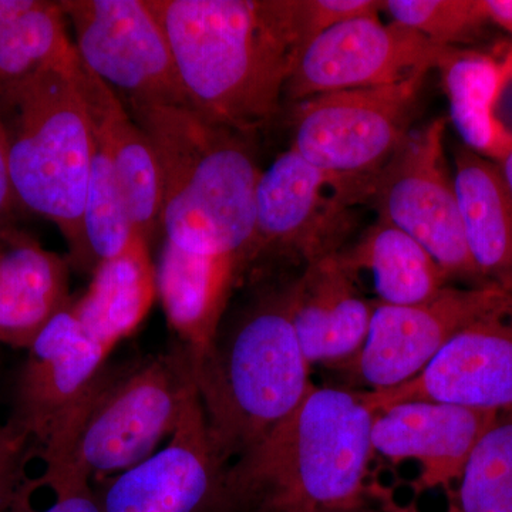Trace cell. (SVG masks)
Masks as SVG:
<instances>
[{
	"mask_svg": "<svg viewBox=\"0 0 512 512\" xmlns=\"http://www.w3.org/2000/svg\"><path fill=\"white\" fill-rule=\"evenodd\" d=\"M192 109L251 136L284 107L302 47L291 0H146Z\"/></svg>",
	"mask_w": 512,
	"mask_h": 512,
	"instance_id": "6da1fadb",
	"label": "cell"
},
{
	"mask_svg": "<svg viewBox=\"0 0 512 512\" xmlns=\"http://www.w3.org/2000/svg\"><path fill=\"white\" fill-rule=\"evenodd\" d=\"M375 413L362 396L315 386L225 471L221 512L355 510L367 504Z\"/></svg>",
	"mask_w": 512,
	"mask_h": 512,
	"instance_id": "7a4b0ae2",
	"label": "cell"
},
{
	"mask_svg": "<svg viewBox=\"0 0 512 512\" xmlns=\"http://www.w3.org/2000/svg\"><path fill=\"white\" fill-rule=\"evenodd\" d=\"M146 131L161 178L165 241L183 251L251 264L258 168L249 136L191 107H127Z\"/></svg>",
	"mask_w": 512,
	"mask_h": 512,
	"instance_id": "3957f363",
	"label": "cell"
},
{
	"mask_svg": "<svg viewBox=\"0 0 512 512\" xmlns=\"http://www.w3.org/2000/svg\"><path fill=\"white\" fill-rule=\"evenodd\" d=\"M192 362L208 439L227 468L315 387L289 316L288 285L252 303Z\"/></svg>",
	"mask_w": 512,
	"mask_h": 512,
	"instance_id": "277c9868",
	"label": "cell"
},
{
	"mask_svg": "<svg viewBox=\"0 0 512 512\" xmlns=\"http://www.w3.org/2000/svg\"><path fill=\"white\" fill-rule=\"evenodd\" d=\"M77 57L0 87V123L16 205L55 224L67 262L82 271L93 131L74 77Z\"/></svg>",
	"mask_w": 512,
	"mask_h": 512,
	"instance_id": "5b68a950",
	"label": "cell"
},
{
	"mask_svg": "<svg viewBox=\"0 0 512 512\" xmlns=\"http://www.w3.org/2000/svg\"><path fill=\"white\" fill-rule=\"evenodd\" d=\"M195 394L194 362L184 346L133 370H104L59 436L30 453L47 476L90 481L128 470L173 436Z\"/></svg>",
	"mask_w": 512,
	"mask_h": 512,
	"instance_id": "8992f818",
	"label": "cell"
},
{
	"mask_svg": "<svg viewBox=\"0 0 512 512\" xmlns=\"http://www.w3.org/2000/svg\"><path fill=\"white\" fill-rule=\"evenodd\" d=\"M375 180L326 173L295 151L282 153L256 187L249 266L281 258L305 268L340 254L359 224L360 205L373 200Z\"/></svg>",
	"mask_w": 512,
	"mask_h": 512,
	"instance_id": "52a82bcc",
	"label": "cell"
},
{
	"mask_svg": "<svg viewBox=\"0 0 512 512\" xmlns=\"http://www.w3.org/2000/svg\"><path fill=\"white\" fill-rule=\"evenodd\" d=\"M424 79L320 94L293 104L289 150L326 173L375 180L412 133Z\"/></svg>",
	"mask_w": 512,
	"mask_h": 512,
	"instance_id": "ba28073f",
	"label": "cell"
},
{
	"mask_svg": "<svg viewBox=\"0 0 512 512\" xmlns=\"http://www.w3.org/2000/svg\"><path fill=\"white\" fill-rule=\"evenodd\" d=\"M444 137L443 119L410 133L377 174L372 202L377 217L402 229L430 252L448 282L483 288L491 284L468 249L456 188L444 160Z\"/></svg>",
	"mask_w": 512,
	"mask_h": 512,
	"instance_id": "9c48e42d",
	"label": "cell"
},
{
	"mask_svg": "<svg viewBox=\"0 0 512 512\" xmlns=\"http://www.w3.org/2000/svg\"><path fill=\"white\" fill-rule=\"evenodd\" d=\"M59 3L72 23L77 56L126 107H191L173 50L146 0Z\"/></svg>",
	"mask_w": 512,
	"mask_h": 512,
	"instance_id": "30bf717a",
	"label": "cell"
},
{
	"mask_svg": "<svg viewBox=\"0 0 512 512\" xmlns=\"http://www.w3.org/2000/svg\"><path fill=\"white\" fill-rule=\"evenodd\" d=\"M447 49L397 23H383L379 13L346 20L302 50L286 83L284 104L427 76Z\"/></svg>",
	"mask_w": 512,
	"mask_h": 512,
	"instance_id": "8fae6325",
	"label": "cell"
},
{
	"mask_svg": "<svg viewBox=\"0 0 512 512\" xmlns=\"http://www.w3.org/2000/svg\"><path fill=\"white\" fill-rule=\"evenodd\" d=\"M507 315H512V293L495 285H448L421 305L377 302L365 346L345 372L352 373L366 392L392 389L419 376L461 330Z\"/></svg>",
	"mask_w": 512,
	"mask_h": 512,
	"instance_id": "7c38bea8",
	"label": "cell"
},
{
	"mask_svg": "<svg viewBox=\"0 0 512 512\" xmlns=\"http://www.w3.org/2000/svg\"><path fill=\"white\" fill-rule=\"evenodd\" d=\"M110 352L87 335L72 302L37 335L20 372L9 421L28 436L30 450H43L59 436L99 382Z\"/></svg>",
	"mask_w": 512,
	"mask_h": 512,
	"instance_id": "4fadbf2b",
	"label": "cell"
},
{
	"mask_svg": "<svg viewBox=\"0 0 512 512\" xmlns=\"http://www.w3.org/2000/svg\"><path fill=\"white\" fill-rule=\"evenodd\" d=\"M360 396L375 414L414 400L512 412V315L468 326L419 376L392 389Z\"/></svg>",
	"mask_w": 512,
	"mask_h": 512,
	"instance_id": "5bb4252c",
	"label": "cell"
},
{
	"mask_svg": "<svg viewBox=\"0 0 512 512\" xmlns=\"http://www.w3.org/2000/svg\"><path fill=\"white\" fill-rule=\"evenodd\" d=\"M225 471L208 439L197 392L168 446L110 484L103 512H221Z\"/></svg>",
	"mask_w": 512,
	"mask_h": 512,
	"instance_id": "9a60e30c",
	"label": "cell"
},
{
	"mask_svg": "<svg viewBox=\"0 0 512 512\" xmlns=\"http://www.w3.org/2000/svg\"><path fill=\"white\" fill-rule=\"evenodd\" d=\"M498 414L427 400L394 404L375 414L373 450L393 463L417 461V493L450 488L463 477L468 458Z\"/></svg>",
	"mask_w": 512,
	"mask_h": 512,
	"instance_id": "2e32d148",
	"label": "cell"
},
{
	"mask_svg": "<svg viewBox=\"0 0 512 512\" xmlns=\"http://www.w3.org/2000/svg\"><path fill=\"white\" fill-rule=\"evenodd\" d=\"M289 316L309 366L345 370L365 346L377 301L339 254L305 266L288 284Z\"/></svg>",
	"mask_w": 512,
	"mask_h": 512,
	"instance_id": "e0dca14e",
	"label": "cell"
},
{
	"mask_svg": "<svg viewBox=\"0 0 512 512\" xmlns=\"http://www.w3.org/2000/svg\"><path fill=\"white\" fill-rule=\"evenodd\" d=\"M74 77L93 134L106 148L116 171L133 227L151 247L163 234V225L160 168L150 138L117 93L90 72L79 57Z\"/></svg>",
	"mask_w": 512,
	"mask_h": 512,
	"instance_id": "ac0fdd59",
	"label": "cell"
},
{
	"mask_svg": "<svg viewBox=\"0 0 512 512\" xmlns=\"http://www.w3.org/2000/svg\"><path fill=\"white\" fill-rule=\"evenodd\" d=\"M70 302L67 259L28 232L0 229V343L28 350Z\"/></svg>",
	"mask_w": 512,
	"mask_h": 512,
	"instance_id": "d6986e66",
	"label": "cell"
},
{
	"mask_svg": "<svg viewBox=\"0 0 512 512\" xmlns=\"http://www.w3.org/2000/svg\"><path fill=\"white\" fill-rule=\"evenodd\" d=\"M157 295L183 346L198 360L214 346L238 265L229 259L183 251L165 241L156 268Z\"/></svg>",
	"mask_w": 512,
	"mask_h": 512,
	"instance_id": "ffe728a7",
	"label": "cell"
},
{
	"mask_svg": "<svg viewBox=\"0 0 512 512\" xmlns=\"http://www.w3.org/2000/svg\"><path fill=\"white\" fill-rule=\"evenodd\" d=\"M458 207L468 249L488 284L512 293V194L497 163L466 146L454 153Z\"/></svg>",
	"mask_w": 512,
	"mask_h": 512,
	"instance_id": "44dd1931",
	"label": "cell"
},
{
	"mask_svg": "<svg viewBox=\"0 0 512 512\" xmlns=\"http://www.w3.org/2000/svg\"><path fill=\"white\" fill-rule=\"evenodd\" d=\"M92 275L86 293L72 301L73 311L90 338L113 350L136 332L156 301L150 245L136 235L120 255L101 262Z\"/></svg>",
	"mask_w": 512,
	"mask_h": 512,
	"instance_id": "7402d4cb",
	"label": "cell"
},
{
	"mask_svg": "<svg viewBox=\"0 0 512 512\" xmlns=\"http://www.w3.org/2000/svg\"><path fill=\"white\" fill-rule=\"evenodd\" d=\"M339 256L353 274L372 275L377 302L384 305H421L450 284L423 245L383 218L377 217Z\"/></svg>",
	"mask_w": 512,
	"mask_h": 512,
	"instance_id": "603a6c76",
	"label": "cell"
},
{
	"mask_svg": "<svg viewBox=\"0 0 512 512\" xmlns=\"http://www.w3.org/2000/svg\"><path fill=\"white\" fill-rule=\"evenodd\" d=\"M436 70L450 104L451 123L464 146L497 163L512 148L494 119L500 62L476 50L448 47Z\"/></svg>",
	"mask_w": 512,
	"mask_h": 512,
	"instance_id": "cb8c5ba5",
	"label": "cell"
},
{
	"mask_svg": "<svg viewBox=\"0 0 512 512\" xmlns=\"http://www.w3.org/2000/svg\"><path fill=\"white\" fill-rule=\"evenodd\" d=\"M77 55L59 2L36 0L25 13L0 28V87Z\"/></svg>",
	"mask_w": 512,
	"mask_h": 512,
	"instance_id": "d4e9b609",
	"label": "cell"
},
{
	"mask_svg": "<svg viewBox=\"0 0 512 512\" xmlns=\"http://www.w3.org/2000/svg\"><path fill=\"white\" fill-rule=\"evenodd\" d=\"M136 235L116 171L106 148L93 134L92 170L83 211L82 271L93 274L101 262L120 255Z\"/></svg>",
	"mask_w": 512,
	"mask_h": 512,
	"instance_id": "484cf974",
	"label": "cell"
},
{
	"mask_svg": "<svg viewBox=\"0 0 512 512\" xmlns=\"http://www.w3.org/2000/svg\"><path fill=\"white\" fill-rule=\"evenodd\" d=\"M453 512H512V412L478 441L460 480Z\"/></svg>",
	"mask_w": 512,
	"mask_h": 512,
	"instance_id": "4316f807",
	"label": "cell"
},
{
	"mask_svg": "<svg viewBox=\"0 0 512 512\" xmlns=\"http://www.w3.org/2000/svg\"><path fill=\"white\" fill-rule=\"evenodd\" d=\"M380 10L441 47L470 42L488 23L483 0H386Z\"/></svg>",
	"mask_w": 512,
	"mask_h": 512,
	"instance_id": "83f0119b",
	"label": "cell"
},
{
	"mask_svg": "<svg viewBox=\"0 0 512 512\" xmlns=\"http://www.w3.org/2000/svg\"><path fill=\"white\" fill-rule=\"evenodd\" d=\"M379 12L380 2L375 0H292L293 23L302 50L339 23Z\"/></svg>",
	"mask_w": 512,
	"mask_h": 512,
	"instance_id": "f1b7e54d",
	"label": "cell"
},
{
	"mask_svg": "<svg viewBox=\"0 0 512 512\" xmlns=\"http://www.w3.org/2000/svg\"><path fill=\"white\" fill-rule=\"evenodd\" d=\"M33 480L50 488L52 503L35 508L15 494L6 512H103L101 500L94 495L90 481L45 480L40 477Z\"/></svg>",
	"mask_w": 512,
	"mask_h": 512,
	"instance_id": "f546056e",
	"label": "cell"
},
{
	"mask_svg": "<svg viewBox=\"0 0 512 512\" xmlns=\"http://www.w3.org/2000/svg\"><path fill=\"white\" fill-rule=\"evenodd\" d=\"M29 439L15 427L0 426V512L8 511L28 467Z\"/></svg>",
	"mask_w": 512,
	"mask_h": 512,
	"instance_id": "4dcf8cb0",
	"label": "cell"
},
{
	"mask_svg": "<svg viewBox=\"0 0 512 512\" xmlns=\"http://www.w3.org/2000/svg\"><path fill=\"white\" fill-rule=\"evenodd\" d=\"M494 119L512 143V49L500 62V83L494 104Z\"/></svg>",
	"mask_w": 512,
	"mask_h": 512,
	"instance_id": "1f68e13d",
	"label": "cell"
},
{
	"mask_svg": "<svg viewBox=\"0 0 512 512\" xmlns=\"http://www.w3.org/2000/svg\"><path fill=\"white\" fill-rule=\"evenodd\" d=\"M18 207L10 184L8 153H6L5 133L0 123V229L8 227L13 208Z\"/></svg>",
	"mask_w": 512,
	"mask_h": 512,
	"instance_id": "d6a6232c",
	"label": "cell"
},
{
	"mask_svg": "<svg viewBox=\"0 0 512 512\" xmlns=\"http://www.w3.org/2000/svg\"><path fill=\"white\" fill-rule=\"evenodd\" d=\"M488 22H493L512 36V0H483Z\"/></svg>",
	"mask_w": 512,
	"mask_h": 512,
	"instance_id": "836d02e7",
	"label": "cell"
},
{
	"mask_svg": "<svg viewBox=\"0 0 512 512\" xmlns=\"http://www.w3.org/2000/svg\"><path fill=\"white\" fill-rule=\"evenodd\" d=\"M36 0H0V28L25 13Z\"/></svg>",
	"mask_w": 512,
	"mask_h": 512,
	"instance_id": "e575fe53",
	"label": "cell"
},
{
	"mask_svg": "<svg viewBox=\"0 0 512 512\" xmlns=\"http://www.w3.org/2000/svg\"><path fill=\"white\" fill-rule=\"evenodd\" d=\"M498 168H500L501 174L505 184H507L508 190L512 194V148L507 151V154L501 160L497 161Z\"/></svg>",
	"mask_w": 512,
	"mask_h": 512,
	"instance_id": "d590c367",
	"label": "cell"
},
{
	"mask_svg": "<svg viewBox=\"0 0 512 512\" xmlns=\"http://www.w3.org/2000/svg\"><path fill=\"white\" fill-rule=\"evenodd\" d=\"M318 512H377L370 508L369 505H365V507L355 508V510H335V511H318Z\"/></svg>",
	"mask_w": 512,
	"mask_h": 512,
	"instance_id": "8d00e7d4",
	"label": "cell"
}]
</instances>
